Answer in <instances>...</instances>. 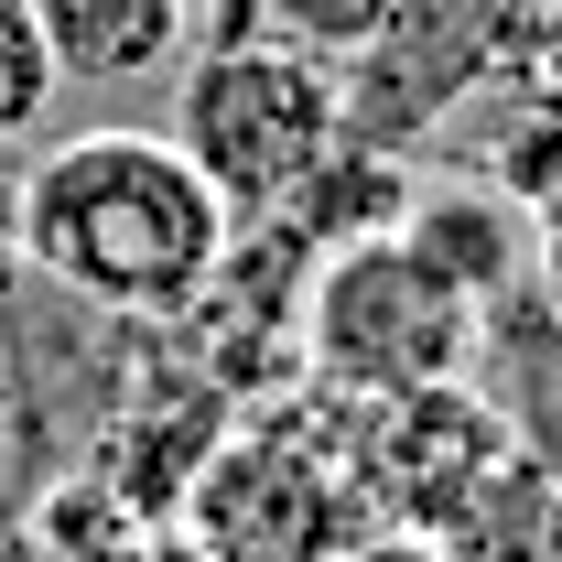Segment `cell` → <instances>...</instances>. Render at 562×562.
Returning a JSON list of instances; mask_svg holds the SVG:
<instances>
[{
  "label": "cell",
  "mask_w": 562,
  "mask_h": 562,
  "mask_svg": "<svg viewBox=\"0 0 562 562\" xmlns=\"http://www.w3.org/2000/svg\"><path fill=\"white\" fill-rule=\"evenodd\" d=\"M347 562H454V552H443L432 530H368V541H357Z\"/></svg>",
  "instance_id": "9c48e42d"
},
{
  "label": "cell",
  "mask_w": 562,
  "mask_h": 562,
  "mask_svg": "<svg viewBox=\"0 0 562 562\" xmlns=\"http://www.w3.org/2000/svg\"><path fill=\"white\" fill-rule=\"evenodd\" d=\"M173 140H184V162L216 184V206L238 216V227H271L325 173V151L347 140V87H336L325 55H303V44L227 33L173 87Z\"/></svg>",
  "instance_id": "7a4b0ae2"
},
{
  "label": "cell",
  "mask_w": 562,
  "mask_h": 562,
  "mask_svg": "<svg viewBox=\"0 0 562 562\" xmlns=\"http://www.w3.org/2000/svg\"><path fill=\"white\" fill-rule=\"evenodd\" d=\"M476 325H487V303H465L401 227L325 249L303 281V368L325 401H401L432 379H465Z\"/></svg>",
  "instance_id": "3957f363"
},
{
  "label": "cell",
  "mask_w": 562,
  "mask_h": 562,
  "mask_svg": "<svg viewBox=\"0 0 562 562\" xmlns=\"http://www.w3.org/2000/svg\"><path fill=\"white\" fill-rule=\"evenodd\" d=\"M33 22H44L66 87H151L184 55L195 0H33Z\"/></svg>",
  "instance_id": "8992f818"
},
{
  "label": "cell",
  "mask_w": 562,
  "mask_h": 562,
  "mask_svg": "<svg viewBox=\"0 0 562 562\" xmlns=\"http://www.w3.org/2000/svg\"><path fill=\"white\" fill-rule=\"evenodd\" d=\"M66 76H55V44L33 22V0H0V140H33L55 120Z\"/></svg>",
  "instance_id": "ba28073f"
},
{
  "label": "cell",
  "mask_w": 562,
  "mask_h": 562,
  "mask_svg": "<svg viewBox=\"0 0 562 562\" xmlns=\"http://www.w3.org/2000/svg\"><path fill=\"white\" fill-rule=\"evenodd\" d=\"M552 562H562V552H552Z\"/></svg>",
  "instance_id": "30bf717a"
},
{
  "label": "cell",
  "mask_w": 562,
  "mask_h": 562,
  "mask_svg": "<svg viewBox=\"0 0 562 562\" xmlns=\"http://www.w3.org/2000/svg\"><path fill=\"white\" fill-rule=\"evenodd\" d=\"M22 260L98 314L162 325L227 281L238 216L173 131H76L22 173Z\"/></svg>",
  "instance_id": "6da1fadb"
},
{
  "label": "cell",
  "mask_w": 562,
  "mask_h": 562,
  "mask_svg": "<svg viewBox=\"0 0 562 562\" xmlns=\"http://www.w3.org/2000/svg\"><path fill=\"white\" fill-rule=\"evenodd\" d=\"M347 454H357V487H368L379 530H432L443 541L497 487L519 432L487 390L432 379V390H401V401H347Z\"/></svg>",
  "instance_id": "5b68a950"
},
{
  "label": "cell",
  "mask_w": 562,
  "mask_h": 562,
  "mask_svg": "<svg viewBox=\"0 0 562 562\" xmlns=\"http://www.w3.org/2000/svg\"><path fill=\"white\" fill-rule=\"evenodd\" d=\"M401 238H412L465 303H497V292L519 281V260H530L519 216L497 206V195H476V184H454V195H412V206H401Z\"/></svg>",
  "instance_id": "52a82bcc"
},
{
  "label": "cell",
  "mask_w": 562,
  "mask_h": 562,
  "mask_svg": "<svg viewBox=\"0 0 562 562\" xmlns=\"http://www.w3.org/2000/svg\"><path fill=\"white\" fill-rule=\"evenodd\" d=\"M379 519L347 454V401L336 422H260L216 443L184 487V541L206 562H347Z\"/></svg>",
  "instance_id": "277c9868"
}]
</instances>
